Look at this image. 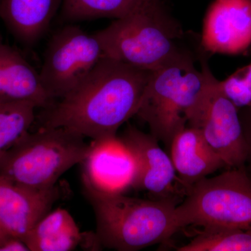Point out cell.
<instances>
[{"label": "cell", "mask_w": 251, "mask_h": 251, "mask_svg": "<svg viewBox=\"0 0 251 251\" xmlns=\"http://www.w3.org/2000/svg\"><path fill=\"white\" fill-rule=\"evenodd\" d=\"M151 74L104 57L80 85L44 108L40 128L62 127L92 140L117 136L136 115Z\"/></svg>", "instance_id": "1"}, {"label": "cell", "mask_w": 251, "mask_h": 251, "mask_svg": "<svg viewBox=\"0 0 251 251\" xmlns=\"http://www.w3.org/2000/svg\"><path fill=\"white\" fill-rule=\"evenodd\" d=\"M94 34L104 57L151 72L196 63L201 54L184 45V29L160 0H151Z\"/></svg>", "instance_id": "2"}, {"label": "cell", "mask_w": 251, "mask_h": 251, "mask_svg": "<svg viewBox=\"0 0 251 251\" xmlns=\"http://www.w3.org/2000/svg\"><path fill=\"white\" fill-rule=\"evenodd\" d=\"M83 191L93 207L95 236L102 247L118 251H140L168 240L179 230L176 201L108 194L86 185Z\"/></svg>", "instance_id": "3"}, {"label": "cell", "mask_w": 251, "mask_h": 251, "mask_svg": "<svg viewBox=\"0 0 251 251\" xmlns=\"http://www.w3.org/2000/svg\"><path fill=\"white\" fill-rule=\"evenodd\" d=\"M196 63L168 66L152 71L135 116L150 133L170 149L175 135L192 122L202 105L210 68L204 54Z\"/></svg>", "instance_id": "4"}, {"label": "cell", "mask_w": 251, "mask_h": 251, "mask_svg": "<svg viewBox=\"0 0 251 251\" xmlns=\"http://www.w3.org/2000/svg\"><path fill=\"white\" fill-rule=\"evenodd\" d=\"M90 146L85 137L62 127L28 131L0 160V175L25 187L49 189L83 161Z\"/></svg>", "instance_id": "5"}, {"label": "cell", "mask_w": 251, "mask_h": 251, "mask_svg": "<svg viewBox=\"0 0 251 251\" xmlns=\"http://www.w3.org/2000/svg\"><path fill=\"white\" fill-rule=\"evenodd\" d=\"M178 227L251 230V181L243 168H229L190 186L176 206Z\"/></svg>", "instance_id": "6"}, {"label": "cell", "mask_w": 251, "mask_h": 251, "mask_svg": "<svg viewBox=\"0 0 251 251\" xmlns=\"http://www.w3.org/2000/svg\"><path fill=\"white\" fill-rule=\"evenodd\" d=\"M104 57L95 34L77 26L59 29L51 38L39 72L41 83L50 97L62 99L80 85Z\"/></svg>", "instance_id": "7"}, {"label": "cell", "mask_w": 251, "mask_h": 251, "mask_svg": "<svg viewBox=\"0 0 251 251\" xmlns=\"http://www.w3.org/2000/svg\"><path fill=\"white\" fill-rule=\"evenodd\" d=\"M188 126L201 130L208 144L226 163V169L243 168L246 147L239 109L223 93L212 72L202 105Z\"/></svg>", "instance_id": "8"}, {"label": "cell", "mask_w": 251, "mask_h": 251, "mask_svg": "<svg viewBox=\"0 0 251 251\" xmlns=\"http://www.w3.org/2000/svg\"><path fill=\"white\" fill-rule=\"evenodd\" d=\"M134 155L138 165V176L134 189L146 191L153 200H172L179 203L186 194L175 171L171 156L160 147L150 133L131 125L120 135Z\"/></svg>", "instance_id": "9"}, {"label": "cell", "mask_w": 251, "mask_h": 251, "mask_svg": "<svg viewBox=\"0 0 251 251\" xmlns=\"http://www.w3.org/2000/svg\"><path fill=\"white\" fill-rule=\"evenodd\" d=\"M80 164L82 184L99 192L126 194L135 188L136 160L118 135L92 140L90 151Z\"/></svg>", "instance_id": "10"}, {"label": "cell", "mask_w": 251, "mask_h": 251, "mask_svg": "<svg viewBox=\"0 0 251 251\" xmlns=\"http://www.w3.org/2000/svg\"><path fill=\"white\" fill-rule=\"evenodd\" d=\"M201 46L211 54L248 52L251 48V0H214L204 17Z\"/></svg>", "instance_id": "11"}, {"label": "cell", "mask_w": 251, "mask_h": 251, "mask_svg": "<svg viewBox=\"0 0 251 251\" xmlns=\"http://www.w3.org/2000/svg\"><path fill=\"white\" fill-rule=\"evenodd\" d=\"M59 196L57 186L32 189L0 175V223L11 236L24 242L29 231L50 212Z\"/></svg>", "instance_id": "12"}, {"label": "cell", "mask_w": 251, "mask_h": 251, "mask_svg": "<svg viewBox=\"0 0 251 251\" xmlns=\"http://www.w3.org/2000/svg\"><path fill=\"white\" fill-rule=\"evenodd\" d=\"M170 156L181 184L186 189L200 180L222 168H227L196 127L186 126L175 135L170 147Z\"/></svg>", "instance_id": "13"}, {"label": "cell", "mask_w": 251, "mask_h": 251, "mask_svg": "<svg viewBox=\"0 0 251 251\" xmlns=\"http://www.w3.org/2000/svg\"><path fill=\"white\" fill-rule=\"evenodd\" d=\"M30 100L39 108L54 103L44 90L39 72L19 51L0 41V103Z\"/></svg>", "instance_id": "14"}, {"label": "cell", "mask_w": 251, "mask_h": 251, "mask_svg": "<svg viewBox=\"0 0 251 251\" xmlns=\"http://www.w3.org/2000/svg\"><path fill=\"white\" fill-rule=\"evenodd\" d=\"M62 0H1L0 19L16 40L35 44L50 25Z\"/></svg>", "instance_id": "15"}, {"label": "cell", "mask_w": 251, "mask_h": 251, "mask_svg": "<svg viewBox=\"0 0 251 251\" xmlns=\"http://www.w3.org/2000/svg\"><path fill=\"white\" fill-rule=\"evenodd\" d=\"M70 213L58 208L50 211L25 239L29 251H70L85 239Z\"/></svg>", "instance_id": "16"}, {"label": "cell", "mask_w": 251, "mask_h": 251, "mask_svg": "<svg viewBox=\"0 0 251 251\" xmlns=\"http://www.w3.org/2000/svg\"><path fill=\"white\" fill-rule=\"evenodd\" d=\"M151 0H62L61 16L64 21L124 17Z\"/></svg>", "instance_id": "17"}, {"label": "cell", "mask_w": 251, "mask_h": 251, "mask_svg": "<svg viewBox=\"0 0 251 251\" xmlns=\"http://www.w3.org/2000/svg\"><path fill=\"white\" fill-rule=\"evenodd\" d=\"M39 108L30 100L0 103V160L29 131Z\"/></svg>", "instance_id": "18"}, {"label": "cell", "mask_w": 251, "mask_h": 251, "mask_svg": "<svg viewBox=\"0 0 251 251\" xmlns=\"http://www.w3.org/2000/svg\"><path fill=\"white\" fill-rule=\"evenodd\" d=\"M177 251H251V230L238 228L200 229Z\"/></svg>", "instance_id": "19"}, {"label": "cell", "mask_w": 251, "mask_h": 251, "mask_svg": "<svg viewBox=\"0 0 251 251\" xmlns=\"http://www.w3.org/2000/svg\"><path fill=\"white\" fill-rule=\"evenodd\" d=\"M219 87L238 109L251 107V63L219 80Z\"/></svg>", "instance_id": "20"}, {"label": "cell", "mask_w": 251, "mask_h": 251, "mask_svg": "<svg viewBox=\"0 0 251 251\" xmlns=\"http://www.w3.org/2000/svg\"><path fill=\"white\" fill-rule=\"evenodd\" d=\"M239 115L246 147L245 160L242 168L251 181V107L239 109Z\"/></svg>", "instance_id": "21"}, {"label": "cell", "mask_w": 251, "mask_h": 251, "mask_svg": "<svg viewBox=\"0 0 251 251\" xmlns=\"http://www.w3.org/2000/svg\"><path fill=\"white\" fill-rule=\"evenodd\" d=\"M29 251L25 244L18 238L10 237L0 245V251Z\"/></svg>", "instance_id": "22"}, {"label": "cell", "mask_w": 251, "mask_h": 251, "mask_svg": "<svg viewBox=\"0 0 251 251\" xmlns=\"http://www.w3.org/2000/svg\"><path fill=\"white\" fill-rule=\"evenodd\" d=\"M10 237H13V236L9 233L2 224L0 223V245Z\"/></svg>", "instance_id": "23"}, {"label": "cell", "mask_w": 251, "mask_h": 251, "mask_svg": "<svg viewBox=\"0 0 251 251\" xmlns=\"http://www.w3.org/2000/svg\"></svg>", "instance_id": "24"}, {"label": "cell", "mask_w": 251, "mask_h": 251, "mask_svg": "<svg viewBox=\"0 0 251 251\" xmlns=\"http://www.w3.org/2000/svg\"><path fill=\"white\" fill-rule=\"evenodd\" d=\"M0 1H1V0H0Z\"/></svg>", "instance_id": "25"}, {"label": "cell", "mask_w": 251, "mask_h": 251, "mask_svg": "<svg viewBox=\"0 0 251 251\" xmlns=\"http://www.w3.org/2000/svg\"><path fill=\"white\" fill-rule=\"evenodd\" d=\"M0 41H1V40H0Z\"/></svg>", "instance_id": "26"}]
</instances>
